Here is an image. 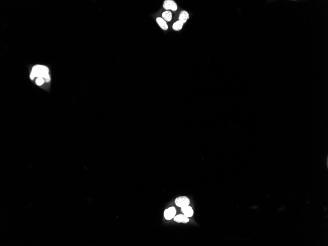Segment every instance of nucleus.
Instances as JSON below:
<instances>
[{
	"mask_svg": "<svg viewBox=\"0 0 328 246\" xmlns=\"http://www.w3.org/2000/svg\"><path fill=\"white\" fill-rule=\"evenodd\" d=\"M49 73V69L47 66L37 64L32 67L29 78L31 80H34L35 78H43L45 82L48 83L51 81L50 76Z\"/></svg>",
	"mask_w": 328,
	"mask_h": 246,
	"instance_id": "1",
	"label": "nucleus"
},
{
	"mask_svg": "<svg viewBox=\"0 0 328 246\" xmlns=\"http://www.w3.org/2000/svg\"><path fill=\"white\" fill-rule=\"evenodd\" d=\"M163 7L166 10L172 11H176L178 8V4L174 0H165Z\"/></svg>",
	"mask_w": 328,
	"mask_h": 246,
	"instance_id": "2",
	"label": "nucleus"
},
{
	"mask_svg": "<svg viewBox=\"0 0 328 246\" xmlns=\"http://www.w3.org/2000/svg\"><path fill=\"white\" fill-rule=\"evenodd\" d=\"M175 204L178 207L181 208L186 206L189 205L190 200L188 197L186 196H179L176 197L175 201Z\"/></svg>",
	"mask_w": 328,
	"mask_h": 246,
	"instance_id": "3",
	"label": "nucleus"
},
{
	"mask_svg": "<svg viewBox=\"0 0 328 246\" xmlns=\"http://www.w3.org/2000/svg\"><path fill=\"white\" fill-rule=\"evenodd\" d=\"M176 208L174 206H171L165 209L164 212V217L167 220H171L176 215Z\"/></svg>",
	"mask_w": 328,
	"mask_h": 246,
	"instance_id": "4",
	"label": "nucleus"
},
{
	"mask_svg": "<svg viewBox=\"0 0 328 246\" xmlns=\"http://www.w3.org/2000/svg\"><path fill=\"white\" fill-rule=\"evenodd\" d=\"M173 219L175 222L178 223H183V224H186L190 221L189 218L186 217L183 214L176 215L173 218Z\"/></svg>",
	"mask_w": 328,
	"mask_h": 246,
	"instance_id": "5",
	"label": "nucleus"
},
{
	"mask_svg": "<svg viewBox=\"0 0 328 246\" xmlns=\"http://www.w3.org/2000/svg\"><path fill=\"white\" fill-rule=\"evenodd\" d=\"M156 21L157 23L161 29L164 30V31H167L168 30V29H169V26H168V24H167V23L162 17H158L156 19Z\"/></svg>",
	"mask_w": 328,
	"mask_h": 246,
	"instance_id": "6",
	"label": "nucleus"
},
{
	"mask_svg": "<svg viewBox=\"0 0 328 246\" xmlns=\"http://www.w3.org/2000/svg\"><path fill=\"white\" fill-rule=\"evenodd\" d=\"M181 211L184 215L187 217L190 218L194 215V210L191 206L189 205L186 206L181 208Z\"/></svg>",
	"mask_w": 328,
	"mask_h": 246,
	"instance_id": "7",
	"label": "nucleus"
},
{
	"mask_svg": "<svg viewBox=\"0 0 328 246\" xmlns=\"http://www.w3.org/2000/svg\"><path fill=\"white\" fill-rule=\"evenodd\" d=\"M189 19V14L186 10H182L179 15L178 20L184 24Z\"/></svg>",
	"mask_w": 328,
	"mask_h": 246,
	"instance_id": "8",
	"label": "nucleus"
},
{
	"mask_svg": "<svg viewBox=\"0 0 328 246\" xmlns=\"http://www.w3.org/2000/svg\"><path fill=\"white\" fill-rule=\"evenodd\" d=\"M162 18L165 20L166 22H170L172 19V12L169 10L164 11L162 13Z\"/></svg>",
	"mask_w": 328,
	"mask_h": 246,
	"instance_id": "9",
	"label": "nucleus"
},
{
	"mask_svg": "<svg viewBox=\"0 0 328 246\" xmlns=\"http://www.w3.org/2000/svg\"><path fill=\"white\" fill-rule=\"evenodd\" d=\"M183 23L181 22L180 20H178L176 22H175L172 25V29L175 31H179L180 30H181L183 28Z\"/></svg>",
	"mask_w": 328,
	"mask_h": 246,
	"instance_id": "10",
	"label": "nucleus"
},
{
	"mask_svg": "<svg viewBox=\"0 0 328 246\" xmlns=\"http://www.w3.org/2000/svg\"><path fill=\"white\" fill-rule=\"evenodd\" d=\"M45 82V80L43 78H36V80H35V83L38 86H41V85H43Z\"/></svg>",
	"mask_w": 328,
	"mask_h": 246,
	"instance_id": "11",
	"label": "nucleus"
}]
</instances>
